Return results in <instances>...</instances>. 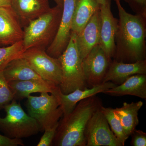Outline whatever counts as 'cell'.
Instances as JSON below:
<instances>
[{"label": "cell", "mask_w": 146, "mask_h": 146, "mask_svg": "<svg viewBox=\"0 0 146 146\" xmlns=\"http://www.w3.org/2000/svg\"><path fill=\"white\" fill-rule=\"evenodd\" d=\"M63 11L60 26L53 42L46 52L52 57L58 58L68 46L70 38L76 0H63Z\"/></svg>", "instance_id": "obj_10"}, {"label": "cell", "mask_w": 146, "mask_h": 146, "mask_svg": "<svg viewBox=\"0 0 146 146\" xmlns=\"http://www.w3.org/2000/svg\"><path fill=\"white\" fill-rule=\"evenodd\" d=\"M63 7L56 5L24 28L23 44L25 50L32 48L46 49L57 34Z\"/></svg>", "instance_id": "obj_3"}, {"label": "cell", "mask_w": 146, "mask_h": 146, "mask_svg": "<svg viewBox=\"0 0 146 146\" xmlns=\"http://www.w3.org/2000/svg\"><path fill=\"white\" fill-rule=\"evenodd\" d=\"M101 5H103L107 2L108 0H97Z\"/></svg>", "instance_id": "obj_31"}, {"label": "cell", "mask_w": 146, "mask_h": 146, "mask_svg": "<svg viewBox=\"0 0 146 146\" xmlns=\"http://www.w3.org/2000/svg\"><path fill=\"white\" fill-rule=\"evenodd\" d=\"M100 6L97 0H76L71 31L79 33Z\"/></svg>", "instance_id": "obj_20"}, {"label": "cell", "mask_w": 146, "mask_h": 146, "mask_svg": "<svg viewBox=\"0 0 146 146\" xmlns=\"http://www.w3.org/2000/svg\"><path fill=\"white\" fill-rule=\"evenodd\" d=\"M13 96L3 71L0 72V109L12 101Z\"/></svg>", "instance_id": "obj_24"}, {"label": "cell", "mask_w": 146, "mask_h": 146, "mask_svg": "<svg viewBox=\"0 0 146 146\" xmlns=\"http://www.w3.org/2000/svg\"><path fill=\"white\" fill-rule=\"evenodd\" d=\"M25 145L21 139L11 138L0 134V146H18Z\"/></svg>", "instance_id": "obj_28"}, {"label": "cell", "mask_w": 146, "mask_h": 146, "mask_svg": "<svg viewBox=\"0 0 146 146\" xmlns=\"http://www.w3.org/2000/svg\"><path fill=\"white\" fill-rule=\"evenodd\" d=\"M10 7L23 28L50 8L48 0H11Z\"/></svg>", "instance_id": "obj_14"}, {"label": "cell", "mask_w": 146, "mask_h": 146, "mask_svg": "<svg viewBox=\"0 0 146 146\" xmlns=\"http://www.w3.org/2000/svg\"><path fill=\"white\" fill-rule=\"evenodd\" d=\"M24 31L10 6L0 7V45L7 46L22 41Z\"/></svg>", "instance_id": "obj_12"}, {"label": "cell", "mask_w": 146, "mask_h": 146, "mask_svg": "<svg viewBox=\"0 0 146 146\" xmlns=\"http://www.w3.org/2000/svg\"><path fill=\"white\" fill-rule=\"evenodd\" d=\"M3 109L6 115L0 117V130L11 138L22 139L36 135L41 131L36 120L27 114L16 100H13Z\"/></svg>", "instance_id": "obj_5"}, {"label": "cell", "mask_w": 146, "mask_h": 146, "mask_svg": "<svg viewBox=\"0 0 146 146\" xmlns=\"http://www.w3.org/2000/svg\"><path fill=\"white\" fill-rule=\"evenodd\" d=\"M143 102L127 103L124 102L123 106L114 109L127 135L129 136L139 124L138 112L143 106Z\"/></svg>", "instance_id": "obj_21"}, {"label": "cell", "mask_w": 146, "mask_h": 146, "mask_svg": "<svg viewBox=\"0 0 146 146\" xmlns=\"http://www.w3.org/2000/svg\"><path fill=\"white\" fill-rule=\"evenodd\" d=\"M55 2L56 3L57 5L63 7V0H54Z\"/></svg>", "instance_id": "obj_30"}, {"label": "cell", "mask_w": 146, "mask_h": 146, "mask_svg": "<svg viewBox=\"0 0 146 146\" xmlns=\"http://www.w3.org/2000/svg\"><path fill=\"white\" fill-rule=\"evenodd\" d=\"M27 98L28 115L37 121L41 131L54 126L63 116L58 100L54 94L42 93L39 96L30 95Z\"/></svg>", "instance_id": "obj_6"}, {"label": "cell", "mask_w": 146, "mask_h": 146, "mask_svg": "<svg viewBox=\"0 0 146 146\" xmlns=\"http://www.w3.org/2000/svg\"><path fill=\"white\" fill-rule=\"evenodd\" d=\"M59 124V122L51 128L44 130V133L41 137L37 146H50L52 145L56 129Z\"/></svg>", "instance_id": "obj_25"}, {"label": "cell", "mask_w": 146, "mask_h": 146, "mask_svg": "<svg viewBox=\"0 0 146 146\" xmlns=\"http://www.w3.org/2000/svg\"><path fill=\"white\" fill-rule=\"evenodd\" d=\"M8 82L42 79L32 68L27 61L20 56L8 63L3 71Z\"/></svg>", "instance_id": "obj_19"}, {"label": "cell", "mask_w": 146, "mask_h": 146, "mask_svg": "<svg viewBox=\"0 0 146 146\" xmlns=\"http://www.w3.org/2000/svg\"><path fill=\"white\" fill-rule=\"evenodd\" d=\"M146 74V59L133 63H125L112 60L103 83L111 82L116 85L123 83L131 76Z\"/></svg>", "instance_id": "obj_16"}, {"label": "cell", "mask_w": 146, "mask_h": 146, "mask_svg": "<svg viewBox=\"0 0 146 146\" xmlns=\"http://www.w3.org/2000/svg\"><path fill=\"white\" fill-rule=\"evenodd\" d=\"M11 0H0L1 7L10 6Z\"/></svg>", "instance_id": "obj_29"}, {"label": "cell", "mask_w": 146, "mask_h": 146, "mask_svg": "<svg viewBox=\"0 0 146 146\" xmlns=\"http://www.w3.org/2000/svg\"><path fill=\"white\" fill-rule=\"evenodd\" d=\"M101 110L105 116L110 129L121 146L125 145L129 137L126 135L121 123L117 116L116 115L114 109L106 108L102 105Z\"/></svg>", "instance_id": "obj_22"}, {"label": "cell", "mask_w": 146, "mask_h": 146, "mask_svg": "<svg viewBox=\"0 0 146 146\" xmlns=\"http://www.w3.org/2000/svg\"><path fill=\"white\" fill-rule=\"evenodd\" d=\"M13 94V100H21L35 93H50L54 94L59 86L51 82L41 79H32L8 82Z\"/></svg>", "instance_id": "obj_17"}, {"label": "cell", "mask_w": 146, "mask_h": 146, "mask_svg": "<svg viewBox=\"0 0 146 146\" xmlns=\"http://www.w3.org/2000/svg\"><path fill=\"white\" fill-rule=\"evenodd\" d=\"M111 0L101 5L100 40L99 45L109 57L113 58L115 49V36L118 20L113 16L111 9Z\"/></svg>", "instance_id": "obj_11"}, {"label": "cell", "mask_w": 146, "mask_h": 146, "mask_svg": "<svg viewBox=\"0 0 146 146\" xmlns=\"http://www.w3.org/2000/svg\"><path fill=\"white\" fill-rule=\"evenodd\" d=\"M119 13L113 60L133 63L146 59V17L128 13L120 0H114Z\"/></svg>", "instance_id": "obj_1"}, {"label": "cell", "mask_w": 146, "mask_h": 146, "mask_svg": "<svg viewBox=\"0 0 146 146\" xmlns=\"http://www.w3.org/2000/svg\"><path fill=\"white\" fill-rule=\"evenodd\" d=\"M112 58L99 44L94 47L82 60L84 74L87 87L91 88L103 83Z\"/></svg>", "instance_id": "obj_9"}, {"label": "cell", "mask_w": 146, "mask_h": 146, "mask_svg": "<svg viewBox=\"0 0 146 146\" xmlns=\"http://www.w3.org/2000/svg\"><path fill=\"white\" fill-rule=\"evenodd\" d=\"M76 36V33L71 31L68 46L58 58L62 72L59 88L64 94H70L76 89L88 88L84 74L82 60L77 45Z\"/></svg>", "instance_id": "obj_4"}, {"label": "cell", "mask_w": 146, "mask_h": 146, "mask_svg": "<svg viewBox=\"0 0 146 146\" xmlns=\"http://www.w3.org/2000/svg\"><path fill=\"white\" fill-rule=\"evenodd\" d=\"M116 86L117 85L111 82H107L91 88L76 89L68 94H62L59 88L54 95L56 96L58 100L60 106L63 111V116L64 117L70 113L77 104L82 100L99 93H103Z\"/></svg>", "instance_id": "obj_13"}, {"label": "cell", "mask_w": 146, "mask_h": 146, "mask_svg": "<svg viewBox=\"0 0 146 146\" xmlns=\"http://www.w3.org/2000/svg\"><path fill=\"white\" fill-rule=\"evenodd\" d=\"M21 56L27 61L42 79L59 86L62 81V72L58 58L50 56L46 49L37 47L26 50Z\"/></svg>", "instance_id": "obj_7"}, {"label": "cell", "mask_w": 146, "mask_h": 146, "mask_svg": "<svg viewBox=\"0 0 146 146\" xmlns=\"http://www.w3.org/2000/svg\"><path fill=\"white\" fill-rule=\"evenodd\" d=\"M25 51L23 40L13 44L0 47V72L14 58L21 56Z\"/></svg>", "instance_id": "obj_23"}, {"label": "cell", "mask_w": 146, "mask_h": 146, "mask_svg": "<svg viewBox=\"0 0 146 146\" xmlns=\"http://www.w3.org/2000/svg\"><path fill=\"white\" fill-rule=\"evenodd\" d=\"M102 105L96 95L79 102L73 111L59 121L52 145L86 146V125L94 112Z\"/></svg>", "instance_id": "obj_2"}, {"label": "cell", "mask_w": 146, "mask_h": 146, "mask_svg": "<svg viewBox=\"0 0 146 146\" xmlns=\"http://www.w3.org/2000/svg\"><path fill=\"white\" fill-rule=\"evenodd\" d=\"M112 96H134L146 99V74H137L131 76L123 83L104 91Z\"/></svg>", "instance_id": "obj_18"}, {"label": "cell", "mask_w": 146, "mask_h": 146, "mask_svg": "<svg viewBox=\"0 0 146 146\" xmlns=\"http://www.w3.org/2000/svg\"><path fill=\"white\" fill-rule=\"evenodd\" d=\"M131 145L133 146H146V133L141 130L135 129L131 134Z\"/></svg>", "instance_id": "obj_27"}, {"label": "cell", "mask_w": 146, "mask_h": 146, "mask_svg": "<svg viewBox=\"0 0 146 146\" xmlns=\"http://www.w3.org/2000/svg\"><path fill=\"white\" fill-rule=\"evenodd\" d=\"M135 14L146 17V0H124Z\"/></svg>", "instance_id": "obj_26"}, {"label": "cell", "mask_w": 146, "mask_h": 146, "mask_svg": "<svg viewBox=\"0 0 146 146\" xmlns=\"http://www.w3.org/2000/svg\"><path fill=\"white\" fill-rule=\"evenodd\" d=\"M100 29L101 17L99 10L91 17L81 31L77 34V45L82 60L94 47L99 44Z\"/></svg>", "instance_id": "obj_15"}, {"label": "cell", "mask_w": 146, "mask_h": 146, "mask_svg": "<svg viewBox=\"0 0 146 146\" xmlns=\"http://www.w3.org/2000/svg\"><path fill=\"white\" fill-rule=\"evenodd\" d=\"M100 107L94 112L86 125V146H121L110 127Z\"/></svg>", "instance_id": "obj_8"}]
</instances>
